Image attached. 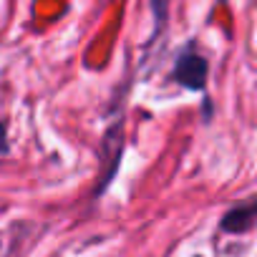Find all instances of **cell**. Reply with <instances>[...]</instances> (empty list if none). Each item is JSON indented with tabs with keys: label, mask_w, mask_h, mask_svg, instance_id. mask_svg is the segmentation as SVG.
Returning <instances> with one entry per match:
<instances>
[{
	"label": "cell",
	"mask_w": 257,
	"mask_h": 257,
	"mask_svg": "<svg viewBox=\"0 0 257 257\" xmlns=\"http://www.w3.org/2000/svg\"><path fill=\"white\" fill-rule=\"evenodd\" d=\"M207 73H209V63L204 56L194 53V51H187L179 56L177 66H174V81L184 88H192V91H199L204 88V81H207Z\"/></svg>",
	"instance_id": "obj_1"
},
{
	"label": "cell",
	"mask_w": 257,
	"mask_h": 257,
	"mask_svg": "<svg viewBox=\"0 0 257 257\" xmlns=\"http://www.w3.org/2000/svg\"><path fill=\"white\" fill-rule=\"evenodd\" d=\"M254 222H257V199H252V202H242V204L232 207V209L222 217L219 227H222V232L239 234V232L252 229Z\"/></svg>",
	"instance_id": "obj_2"
},
{
	"label": "cell",
	"mask_w": 257,
	"mask_h": 257,
	"mask_svg": "<svg viewBox=\"0 0 257 257\" xmlns=\"http://www.w3.org/2000/svg\"><path fill=\"white\" fill-rule=\"evenodd\" d=\"M11 152V144H8V128H6V123L0 121V157H6Z\"/></svg>",
	"instance_id": "obj_3"
},
{
	"label": "cell",
	"mask_w": 257,
	"mask_h": 257,
	"mask_svg": "<svg viewBox=\"0 0 257 257\" xmlns=\"http://www.w3.org/2000/svg\"><path fill=\"white\" fill-rule=\"evenodd\" d=\"M0 247H3V242H0Z\"/></svg>",
	"instance_id": "obj_4"
}]
</instances>
